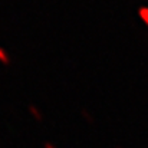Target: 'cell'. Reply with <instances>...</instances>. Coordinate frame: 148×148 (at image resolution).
Here are the masks:
<instances>
[{
    "label": "cell",
    "mask_w": 148,
    "mask_h": 148,
    "mask_svg": "<svg viewBox=\"0 0 148 148\" xmlns=\"http://www.w3.org/2000/svg\"><path fill=\"white\" fill-rule=\"evenodd\" d=\"M138 13H140L141 19H143V20H144V22L148 25V7H141Z\"/></svg>",
    "instance_id": "obj_1"
}]
</instances>
